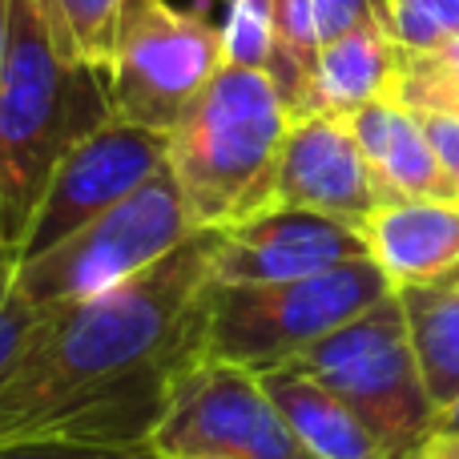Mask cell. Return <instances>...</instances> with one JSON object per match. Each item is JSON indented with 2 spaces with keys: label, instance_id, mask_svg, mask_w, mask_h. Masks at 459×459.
I'll list each match as a JSON object with an SVG mask.
<instances>
[{
  "label": "cell",
  "instance_id": "cell-1",
  "mask_svg": "<svg viewBox=\"0 0 459 459\" xmlns=\"http://www.w3.org/2000/svg\"><path fill=\"white\" fill-rule=\"evenodd\" d=\"M210 242L198 230L134 282L48 310L0 383V444H150L174 375L202 359Z\"/></svg>",
  "mask_w": 459,
  "mask_h": 459
},
{
  "label": "cell",
  "instance_id": "cell-2",
  "mask_svg": "<svg viewBox=\"0 0 459 459\" xmlns=\"http://www.w3.org/2000/svg\"><path fill=\"white\" fill-rule=\"evenodd\" d=\"M109 117L105 77L69 53L48 0H8L0 69V246L13 262L53 169Z\"/></svg>",
  "mask_w": 459,
  "mask_h": 459
},
{
  "label": "cell",
  "instance_id": "cell-3",
  "mask_svg": "<svg viewBox=\"0 0 459 459\" xmlns=\"http://www.w3.org/2000/svg\"><path fill=\"white\" fill-rule=\"evenodd\" d=\"M294 113L266 69L222 65L169 129V174L194 230H226L274 206Z\"/></svg>",
  "mask_w": 459,
  "mask_h": 459
},
{
  "label": "cell",
  "instance_id": "cell-4",
  "mask_svg": "<svg viewBox=\"0 0 459 459\" xmlns=\"http://www.w3.org/2000/svg\"><path fill=\"white\" fill-rule=\"evenodd\" d=\"M391 290L395 286L371 258L342 262L290 282H210L202 294V359H222L254 375L290 367Z\"/></svg>",
  "mask_w": 459,
  "mask_h": 459
},
{
  "label": "cell",
  "instance_id": "cell-5",
  "mask_svg": "<svg viewBox=\"0 0 459 459\" xmlns=\"http://www.w3.org/2000/svg\"><path fill=\"white\" fill-rule=\"evenodd\" d=\"M190 234L198 230L186 214L182 190L174 174L161 169L89 226L73 230L69 238L32 258H16L8 286L40 310L77 307L134 282L137 274L169 258Z\"/></svg>",
  "mask_w": 459,
  "mask_h": 459
},
{
  "label": "cell",
  "instance_id": "cell-6",
  "mask_svg": "<svg viewBox=\"0 0 459 459\" xmlns=\"http://www.w3.org/2000/svg\"><path fill=\"white\" fill-rule=\"evenodd\" d=\"M290 367L331 387L367 423L387 459H407L436 423L439 407L428 395L395 290L315 342Z\"/></svg>",
  "mask_w": 459,
  "mask_h": 459
},
{
  "label": "cell",
  "instance_id": "cell-7",
  "mask_svg": "<svg viewBox=\"0 0 459 459\" xmlns=\"http://www.w3.org/2000/svg\"><path fill=\"white\" fill-rule=\"evenodd\" d=\"M226 65L222 24L206 8L174 0H126L105 69L109 113L129 126L166 134L182 121L194 97Z\"/></svg>",
  "mask_w": 459,
  "mask_h": 459
},
{
  "label": "cell",
  "instance_id": "cell-8",
  "mask_svg": "<svg viewBox=\"0 0 459 459\" xmlns=\"http://www.w3.org/2000/svg\"><path fill=\"white\" fill-rule=\"evenodd\" d=\"M150 447L161 459H315L258 375L222 359H194L174 375Z\"/></svg>",
  "mask_w": 459,
  "mask_h": 459
},
{
  "label": "cell",
  "instance_id": "cell-9",
  "mask_svg": "<svg viewBox=\"0 0 459 459\" xmlns=\"http://www.w3.org/2000/svg\"><path fill=\"white\" fill-rule=\"evenodd\" d=\"M161 169H169V137L109 117L81 137L53 169L16 258H32L56 246L73 230L89 226L134 190H142Z\"/></svg>",
  "mask_w": 459,
  "mask_h": 459
},
{
  "label": "cell",
  "instance_id": "cell-10",
  "mask_svg": "<svg viewBox=\"0 0 459 459\" xmlns=\"http://www.w3.org/2000/svg\"><path fill=\"white\" fill-rule=\"evenodd\" d=\"M371 258L363 230L310 214L294 206H270L262 214L214 230L210 242V282L254 286L290 282V278L323 274L342 262Z\"/></svg>",
  "mask_w": 459,
  "mask_h": 459
},
{
  "label": "cell",
  "instance_id": "cell-11",
  "mask_svg": "<svg viewBox=\"0 0 459 459\" xmlns=\"http://www.w3.org/2000/svg\"><path fill=\"white\" fill-rule=\"evenodd\" d=\"M274 206L310 210L355 230L383 206L347 117L307 113L290 121L274 169Z\"/></svg>",
  "mask_w": 459,
  "mask_h": 459
},
{
  "label": "cell",
  "instance_id": "cell-12",
  "mask_svg": "<svg viewBox=\"0 0 459 459\" xmlns=\"http://www.w3.org/2000/svg\"><path fill=\"white\" fill-rule=\"evenodd\" d=\"M359 230H363L371 262L387 274L395 290L436 282L459 270V202H383Z\"/></svg>",
  "mask_w": 459,
  "mask_h": 459
},
{
  "label": "cell",
  "instance_id": "cell-13",
  "mask_svg": "<svg viewBox=\"0 0 459 459\" xmlns=\"http://www.w3.org/2000/svg\"><path fill=\"white\" fill-rule=\"evenodd\" d=\"M347 121H351V134H355L359 150H363L367 169H371L383 202H407V198L452 202L439 153L415 109H407L395 97H379V101L355 109Z\"/></svg>",
  "mask_w": 459,
  "mask_h": 459
},
{
  "label": "cell",
  "instance_id": "cell-14",
  "mask_svg": "<svg viewBox=\"0 0 459 459\" xmlns=\"http://www.w3.org/2000/svg\"><path fill=\"white\" fill-rule=\"evenodd\" d=\"M399 61H403V48L391 40L383 21H363L342 37L318 45L299 117H307V113L351 117L363 105L391 97Z\"/></svg>",
  "mask_w": 459,
  "mask_h": 459
},
{
  "label": "cell",
  "instance_id": "cell-15",
  "mask_svg": "<svg viewBox=\"0 0 459 459\" xmlns=\"http://www.w3.org/2000/svg\"><path fill=\"white\" fill-rule=\"evenodd\" d=\"M258 379L299 436V444L315 459H387L367 423L315 375L299 367H274V371H262Z\"/></svg>",
  "mask_w": 459,
  "mask_h": 459
},
{
  "label": "cell",
  "instance_id": "cell-16",
  "mask_svg": "<svg viewBox=\"0 0 459 459\" xmlns=\"http://www.w3.org/2000/svg\"><path fill=\"white\" fill-rule=\"evenodd\" d=\"M363 21H379L371 0H274V61L266 73L282 89L294 117L302 109L318 45L342 37Z\"/></svg>",
  "mask_w": 459,
  "mask_h": 459
},
{
  "label": "cell",
  "instance_id": "cell-17",
  "mask_svg": "<svg viewBox=\"0 0 459 459\" xmlns=\"http://www.w3.org/2000/svg\"><path fill=\"white\" fill-rule=\"evenodd\" d=\"M395 294L431 403L447 407L459 395V270Z\"/></svg>",
  "mask_w": 459,
  "mask_h": 459
},
{
  "label": "cell",
  "instance_id": "cell-18",
  "mask_svg": "<svg viewBox=\"0 0 459 459\" xmlns=\"http://www.w3.org/2000/svg\"><path fill=\"white\" fill-rule=\"evenodd\" d=\"M121 8L126 0H48V13H53L56 32L69 45V53L101 77L109 69Z\"/></svg>",
  "mask_w": 459,
  "mask_h": 459
},
{
  "label": "cell",
  "instance_id": "cell-19",
  "mask_svg": "<svg viewBox=\"0 0 459 459\" xmlns=\"http://www.w3.org/2000/svg\"><path fill=\"white\" fill-rule=\"evenodd\" d=\"M383 29L403 53H431L459 40V0H387Z\"/></svg>",
  "mask_w": 459,
  "mask_h": 459
},
{
  "label": "cell",
  "instance_id": "cell-20",
  "mask_svg": "<svg viewBox=\"0 0 459 459\" xmlns=\"http://www.w3.org/2000/svg\"><path fill=\"white\" fill-rule=\"evenodd\" d=\"M222 48L230 65L270 69L274 61V0H226Z\"/></svg>",
  "mask_w": 459,
  "mask_h": 459
},
{
  "label": "cell",
  "instance_id": "cell-21",
  "mask_svg": "<svg viewBox=\"0 0 459 459\" xmlns=\"http://www.w3.org/2000/svg\"><path fill=\"white\" fill-rule=\"evenodd\" d=\"M8 278H0V383L8 379V371L16 367V359L24 355V347H29V339L37 334L40 318L48 315V310L24 302L21 294H13Z\"/></svg>",
  "mask_w": 459,
  "mask_h": 459
},
{
  "label": "cell",
  "instance_id": "cell-22",
  "mask_svg": "<svg viewBox=\"0 0 459 459\" xmlns=\"http://www.w3.org/2000/svg\"><path fill=\"white\" fill-rule=\"evenodd\" d=\"M0 459H161L150 444L109 447V444H73V439H21L0 444Z\"/></svg>",
  "mask_w": 459,
  "mask_h": 459
},
{
  "label": "cell",
  "instance_id": "cell-23",
  "mask_svg": "<svg viewBox=\"0 0 459 459\" xmlns=\"http://www.w3.org/2000/svg\"><path fill=\"white\" fill-rule=\"evenodd\" d=\"M423 126H428V137L439 153V166H444L452 202H459V117H423Z\"/></svg>",
  "mask_w": 459,
  "mask_h": 459
},
{
  "label": "cell",
  "instance_id": "cell-24",
  "mask_svg": "<svg viewBox=\"0 0 459 459\" xmlns=\"http://www.w3.org/2000/svg\"><path fill=\"white\" fill-rule=\"evenodd\" d=\"M411 65L428 73H444V77H459V40H447V45L431 48V53H403Z\"/></svg>",
  "mask_w": 459,
  "mask_h": 459
},
{
  "label": "cell",
  "instance_id": "cell-25",
  "mask_svg": "<svg viewBox=\"0 0 459 459\" xmlns=\"http://www.w3.org/2000/svg\"><path fill=\"white\" fill-rule=\"evenodd\" d=\"M407 459H459V431H431Z\"/></svg>",
  "mask_w": 459,
  "mask_h": 459
},
{
  "label": "cell",
  "instance_id": "cell-26",
  "mask_svg": "<svg viewBox=\"0 0 459 459\" xmlns=\"http://www.w3.org/2000/svg\"><path fill=\"white\" fill-rule=\"evenodd\" d=\"M4 45H8V0H0V69H4ZM13 274V258L0 246V278Z\"/></svg>",
  "mask_w": 459,
  "mask_h": 459
},
{
  "label": "cell",
  "instance_id": "cell-27",
  "mask_svg": "<svg viewBox=\"0 0 459 459\" xmlns=\"http://www.w3.org/2000/svg\"><path fill=\"white\" fill-rule=\"evenodd\" d=\"M431 431H459V395L447 407H439V411H436V423H431ZM431 431H428V436H431Z\"/></svg>",
  "mask_w": 459,
  "mask_h": 459
},
{
  "label": "cell",
  "instance_id": "cell-28",
  "mask_svg": "<svg viewBox=\"0 0 459 459\" xmlns=\"http://www.w3.org/2000/svg\"><path fill=\"white\" fill-rule=\"evenodd\" d=\"M375 4V13H379V21H383V13H387V0H371Z\"/></svg>",
  "mask_w": 459,
  "mask_h": 459
},
{
  "label": "cell",
  "instance_id": "cell-29",
  "mask_svg": "<svg viewBox=\"0 0 459 459\" xmlns=\"http://www.w3.org/2000/svg\"><path fill=\"white\" fill-rule=\"evenodd\" d=\"M202 4H210V0H202Z\"/></svg>",
  "mask_w": 459,
  "mask_h": 459
}]
</instances>
